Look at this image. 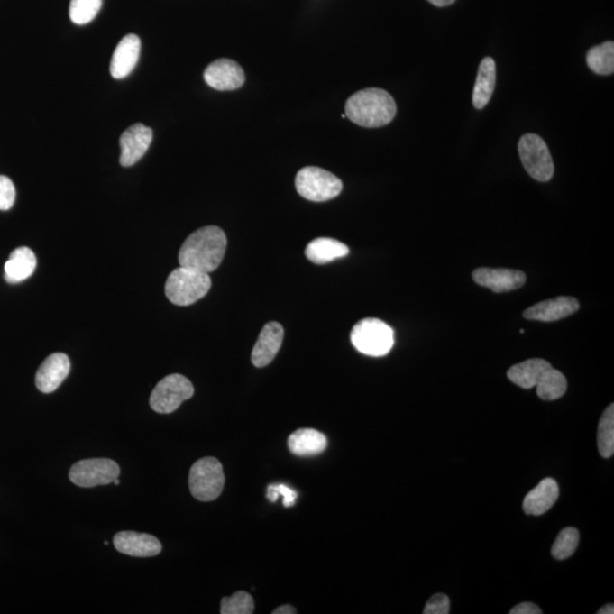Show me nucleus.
<instances>
[{
  "label": "nucleus",
  "instance_id": "f257e3e1",
  "mask_svg": "<svg viewBox=\"0 0 614 614\" xmlns=\"http://www.w3.org/2000/svg\"><path fill=\"white\" fill-rule=\"evenodd\" d=\"M226 237L219 226L200 228L190 234L179 252L180 267L204 273L215 271L225 258Z\"/></svg>",
  "mask_w": 614,
  "mask_h": 614
},
{
  "label": "nucleus",
  "instance_id": "f03ea898",
  "mask_svg": "<svg viewBox=\"0 0 614 614\" xmlns=\"http://www.w3.org/2000/svg\"><path fill=\"white\" fill-rule=\"evenodd\" d=\"M398 112L389 93L379 88L357 91L347 99L345 115L353 124L364 128H380L389 124Z\"/></svg>",
  "mask_w": 614,
  "mask_h": 614
},
{
  "label": "nucleus",
  "instance_id": "7ed1b4c3",
  "mask_svg": "<svg viewBox=\"0 0 614 614\" xmlns=\"http://www.w3.org/2000/svg\"><path fill=\"white\" fill-rule=\"evenodd\" d=\"M211 285L208 273L180 267L170 274L165 284V295L174 305L188 307L202 299L211 289Z\"/></svg>",
  "mask_w": 614,
  "mask_h": 614
},
{
  "label": "nucleus",
  "instance_id": "20e7f679",
  "mask_svg": "<svg viewBox=\"0 0 614 614\" xmlns=\"http://www.w3.org/2000/svg\"><path fill=\"white\" fill-rule=\"evenodd\" d=\"M351 341L362 354L383 356L394 346V330L385 322L369 317L357 322L352 330Z\"/></svg>",
  "mask_w": 614,
  "mask_h": 614
},
{
  "label": "nucleus",
  "instance_id": "39448f33",
  "mask_svg": "<svg viewBox=\"0 0 614 614\" xmlns=\"http://www.w3.org/2000/svg\"><path fill=\"white\" fill-rule=\"evenodd\" d=\"M225 481L224 468L215 457H203L190 469V493L200 502H211L219 498L224 490Z\"/></svg>",
  "mask_w": 614,
  "mask_h": 614
},
{
  "label": "nucleus",
  "instance_id": "423d86ee",
  "mask_svg": "<svg viewBox=\"0 0 614 614\" xmlns=\"http://www.w3.org/2000/svg\"><path fill=\"white\" fill-rule=\"evenodd\" d=\"M296 190L311 202H326L336 198L343 190V182L334 174L316 167L303 168L295 180Z\"/></svg>",
  "mask_w": 614,
  "mask_h": 614
},
{
  "label": "nucleus",
  "instance_id": "0eeeda50",
  "mask_svg": "<svg viewBox=\"0 0 614 614\" xmlns=\"http://www.w3.org/2000/svg\"><path fill=\"white\" fill-rule=\"evenodd\" d=\"M518 151L522 164L535 180L550 181L554 174V163L546 142L537 134L527 133L520 139Z\"/></svg>",
  "mask_w": 614,
  "mask_h": 614
},
{
  "label": "nucleus",
  "instance_id": "6e6552de",
  "mask_svg": "<svg viewBox=\"0 0 614 614\" xmlns=\"http://www.w3.org/2000/svg\"><path fill=\"white\" fill-rule=\"evenodd\" d=\"M194 386L181 374H170L156 385L151 395V408L155 412L168 415L180 408L185 400L193 398Z\"/></svg>",
  "mask_w": 614,
  "mask_h": 614
},
{
  "label": "nucleus",
  "instance_id": "1a4fd4ad",
  "mask_svg": "<svg viewBox=\"0 0 614 614\" xmlns=\"http://www.w3.org/2000/svg\"><path fill=\"white\" fill-rule=\"evenodd\" d=\"M119 476V464L110 459L82 460L73 464L69 472V481L82 489L110 485Z\"/></svg>",
  "mask_w": 614,
  "mask_h": 614
},
{
  "label": "nucleus",
  "instance_id": "9d476101",
  "mask_svg": "<svg viewBox=\"0 0 614 614\" xmlns=\"http://www.w3.org/2000/svg\"><path fill=\"white\" fill-rule=\"evenodd\" d=\"M204 80L213 89L236 90L245 84V73L241 65L229 59L212 62L204 72Z\"/></svg>",
  "mask_w": 614,
  "mask_h": 614
},
{
  "label": "nucleus",
  "instance_id": "9b49d317",
  "mask_svg": "<svg viewBox=\"0 0 614 614\" xmlns=\"http://www.w3.org/2000/svg\"><path fill=\"white\" fill-rule=\"evenodd\" d=\"M152 142V130L142 124H136L126 129L120 138L122 167L136 164L146 154Z\"/></svg>",
  "mask_w": 614,
  "mask_h": 614
},
{
  "label": "nucleus",
  "instance_id": "f8f14e48",
  "mask_svg": "<svg viewBox=\"0 0 614 614\" xmlns=\"http://www.w3.org/2000/svg\"><path fill=\"white\" fill-rule=\"evenodd\" d=\"M473 280L478 285L486 287L495 293H508V291L521 289L526 284V274L518 270L481 268L474 270Z\"/></svg>",
  "mask_w": 614,
  "mask_h": 614
},
{
  "label": "nucleus",
  "instance_id": "ddd939ff",
  "mask_svg": "<svg viewBox=\"0 0 614 614\" xmlns=\"http://www.w3.org/2000/svg\"><path fill=\"white\" fill-rule=\"evenodd\" d=\"M71 370L68 355L55 353L48 356L39 367L36 374V386L43 394L54 393L67 379Z\"/></svg>",
  "mask_w": 614,
  "mask_h": 614
},
{
  "label": "nucleus",
  "instance_id": "4468645a",
  "mask_svg": "<svg viewBox=\"0 0 614 614\" xmlns=\"http://www.w3.org/2000/svg\"><path fill=\"white\" fill-rule=\"evenodd\" d=\"M113 544L122 554L134 557H151L162 552V544L154 536L136 533V531H121L113 538Z\"/></svg>",
  "mask_w": 614,
  "mask_h": 614
},
{
  "label": "nucleus",
  "instance_id": "2eb2a0df",
  "mask_svg": "<svg viewBox=\"0 0 614 614\" xmlns=\"http://www.w3.org/2000/svg\"><path fill=\"white\" fill-rule=\"evenodd\" d=\"M284 341V328L278 322H270L261 331L252 352V362L256 368L267 367L277 356Z\"/></svg>",
  "mask_w": 614,
  "mask_h": 614
},
{
  "label": "nucleus",
  "instance_id": "dca6fc26",
  "mask_svg": "<svg viewBox=\"0 0 614 614\" xmlns=\"http://www.w3.org/2000/svg\"><path fill=\"white\" fill-rule=\"evenodd\" d=\"M579 310V303L573 298H561L544 300L524 312L525 319L553 322L565 319Z\"/></svg>",
  "mask_w": 614,
  "mask_h": 614
},
{
  "label": "nucleus",
  "instance_id": "f3484780",
  "mask_svg": "<svg viewBox=\"0 0 614 614\" xmlns=\"http://www.w3.org/2000/svg\"><path fill=\"white\" fill-rule=\"evenodd\" d=\"M142 41L136 34H128L116 46L110 71L115 79H124L136 68L141 56Z\"/></svg>",
  "mask_w": 614,
  "mask_h": 614
},
{
  "label": "nucleus",
  "instance_id": "a211bd4d",
  "mask_svg": "<svg viewBox=\"0 0 614 614\" xmlns=\"http://www.w3.org/2000/svg\"><path fill=\"white\" fill-rule=\"evenodd\" d=\"M559 499V486L554 479H543L534 490L526 495L524 511L529 516H542L551 509Z\"/></svg>",
  "mask_w": 614,
  "mask_h": 614
},
{
  "label": "nucleus",
  "instance_id": "6ab92c4d",
  "mask_svg": "<svg viewBox=\"0 0 614 614\" xmlns=\"http://www.w3.org/2000/svg\"><path fill=\"white\" fill-rule=\"evenodd\" d=\"M328 441L325 435L316 429L296 430L289 438V448L298 456H313L325 451Z\"/></svg>",
  "mask_w": 614,
  "mask_h": 614
},
{
  "label": "nucleus",
  "instance_id": "aec40b11",
  "mask_svg": "<svg viewBox=\"0 0 614 614\" xmlns=\"http://www.w3.org/2000/svg\"><path fill=\"white\" fill-rule=\"evenodd\" d=\"M37 267L34 252L28 247L16 248L11 252L5 264V279L10 284H17L32 277Z\"/></svg>",
  "mask_w": 614,
  "mask_h": 614
},
{
  "label": "nucleus",
  "instance_id": "412c9836",
  "mask_svg": "<svg viewBox=\"0 0 614 614\" xmlns=\"http://www.w3.org/2000/svg\"><path fill=\"white\" fill-rule=\"evenodd\" d=\"M552 365L545 360L531 359L518 363L509 369L508 378L524 389H531L537 385L544 372Z\"/></svg>",
  "mask_w": 614,
  "mask_h": 614
},
{
  "label": "nucleus",
  "instance_id": "4be33fe9",
  "mask_svg": "<svg viewBox=\"0 0 614 614\" xmlns=\"http://www.w3.org/2000/svg\"><path fill=\"white\" fill-rule=\"evenodd\" d=\"M496 85V64L491 58H486L479 65L476 85H474L472 103L478 110L485 107L493 96Z\"/></svg>",
  "mask_w": 614,
  "mask_h": 614
},
{
  "label": "nucleus",
  "instance_id": "5701e85b",
  "mask_svg": "<svg viewBox=\"0 0 614 614\" xmlns=\"http://www.w3.org/2000/svg\"><path fill=\"white\" fill-rule=\"evenodd\" d=\"M350 252L345 243L331 238H317L308 243L305 255L316 264H325L334 260L345 258Z\"/></svg>",
  "mask_w": 614,
  "mask_h": 614
},
{
  "label": "nucleus",
  "instance_id": "b1692460",
  "mask_svg": "<svg viewBox=\"0 0 614 614\" xmlns=\"http://www.w3.org/2000/svg\"><path fill=\"white\" fill-rule=\"evenodd\" d=\"M567 379L559 370L547 369L536 385L537 395L544 400H555L562 398L567 391Z\"/></svg>",
  "mask_w": 614,
  "mask_h": 614
},
{
  "label": "nucleus",
  "instance_id": "393cba45",
  "mask_svg": "<svg viewBox=\"0 0 614 614\" xmlns=\"http://www.w3.org/2000/svg\"><path fill=\"white\" fill-rule=\"evenodd\" d=\"M588 68L600 76H609L614 72V43L607 41L591 48L587 54Z\"/></svg>",
  "mask_w": 614,
  "mask_h": 614
},
{
  "label": "nucleus",
  "instance_id": "a878e982",
  "mask_svg": "<svg viewBox=\"0 0 614 614\" xmlns=\"http://www.w3.org/2000/svg\"><path fill=\"white\" fill-rule=\"evenodd\" d=\"M598 447L600 456L609 459L614 453V405L605 409L599 422Z\"/></svg>",
  "mask_w": 614,
  "mask_h": 614
},
{
  "label": "nucleus",
  "instance_id": "bb28decb",
  "mask_svg": "<svg viewBox=\"0 0 614 614\" xmlns=\"http://www.w3.org/2000/svg\"><path fill=\"white\" fill-rule=\"evenodd\" d=\"M579 544V531L576 528H564L561 531L552 547V555L556 560H565L573 555Z\"/></svg>",
  "mask_w": 614,
  "mask_h": 614
},
{
  "label": "nucleus",
  "instance_id": "cd10ccee",
  "mask_svg": "<svg viewBox=\"0 0 614 614\" xmlns=\"http://www.w3.org/2000/svg\"><path fill=\"white\" fill-rule=\"evenodd\" d=\"M100 7L102 0H71L69 17L76 24L90 23L97 16Z\"/></svg>",
  "mask_w": 614,
  "mask_h": 614
},
{
  "label": "nucleus",
  "instance_id": "c85d7f7f",
  "mask_svg": "<svg viewBox=\"0 0 614 614\" xmlns=\"http://www.w3.org/2000/svg\"><path fill=\"white\" fill-rule=\"evenodd\" d=\"M221 614H252L254 613V600L246 591H237L230 598L221 600Z\"/></svg>",
  "mask_w": 614,
  "mask_h": 614
},
{
  "label": "nucleus",
  "instance_id": "c756f323",
  "mask_svg": "<svg viewBox=\"0 0 614 614\" xmlns=\"http://www.w3.org/2000/svg\"><path fill=\"white\" fill-rule=\"evenodd\" d=\"M279 496H282L284 500V507L290 508L296 503V499L298 498V494L296 493L294 490L290 487L284 485V483H276V485H270L268 487L267 498L270 502H277Z\"/></svg>",
  "mask_w": 614,
  "mask_h": 614
},
{
  "label": "nucleus",
  "instance_id": "7c9ffc66",
  "mask_svg": "<svg viewBox=\"0 0 614 614\" xmlns=\"http://www.w3.org/2000/svg\"><path fill=\"white\" fill-rule=\"evenodd\" d=\"M15 187L10 178L0 176V211H8L15 203Z\"/></svg>",
  "mask_w": 614,
  "mask_h": 614
},
{
  "label": "nucleus",
  "instance_id": "2f4dec72",
  "mask_svg": "<svg viewBox=\"0 0 614 614\" xmlns=\"http://www.w3.org/2000/svg\"><path fill=\"white\" fill-rule=\"evenodd\" d=\"M450 613V599L445 594H435L426 602L424 614Z\"/></svg>",
  "mask_w": 614,
  "mask_h": 614
},
{
  "label": "nucleus",
  "instance_id": "473e14b6",
  "mask_svg": "<svg viewBox=\"0 0 614 614\" xmlns=\"http://www.w3.org/2000/svg\"><path fill=\"white\" fill-rule=\"evenodd\" d=\"M511 614H542V609L537 607V605L530 602H525L518 604L517 607L513 608Z\"/></svg>",
  "mask_w": 614,
  "mask_h": 614
},
{
  "label": "nucleus",
  "instance_id": "72a5a7b5",
  "mask_svg": "<svg viewBox=\"0 0 614 614\" xmlns=\"http://www.w3.org/2000/svg\"><path fill=\"white\" fill-rule=\"evenodd\" d=\"M273 614H295L298 613L296 609L291 605H282V607L274 609Z\"/></svg>",
  "mask_w": 614,
  "mask_h": 614
},
{
  "label": "nucleus",
  "instance_id": "f704fd0d",
  "mask_svg": "<svg viewBox=\"0 0 614 614\" xmlns=\"http://www.w3.org/2000/svg\"><path fill=\"white\" fill-rule=\"evenodd\" d=\"M433 5L437 6V7H445V6H450L452 5L453 3L455 2V0H428Z\"/></svg>",
  "mask_w": 614,
  "mask_h": 614
},
{
  "label": "nucleus",
  "instance_id": "c9c22d12",
  "mask_svg": "<svg viewBox=\"0 0 614 614\" xmlns=\"http://www.w3.org/2000/svg\"><path fill=\"white\" fill-rule=\"evenodd\" d=\"M613 613H614L613 604L604 605V607L600 608L598 611V614H613Z\"/></svg>",
  "mask_w": 614,
  "mask_h": 614
},
{
  "label": "nucleus",
  "instance_id": "e433bc0d",
  "mask_svg": "<svg viewBox=\"0 0 614 614\" xmlns=\"http://www.w3.org/2000/svg\"><path fill=\"white\" fill-rule=\"evenodd\" d=\"M115 483L116 486H119V485H120L119 478H116V479H115Z\"/></svg>",
  "mask_w": 614,
  "mask_h": 614
}]
</instances>
